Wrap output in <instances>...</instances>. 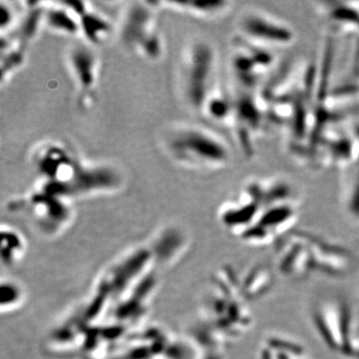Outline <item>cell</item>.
I'll list each match as a JSON object with an SVG mask.
<instances>
[{
    "mask_svg": "<svg viewBox=\"0 0 359 359\" xmlns=\"http://www.w3.org/2000/svg\"><path fill=\"white\" fill-rule=\"evenodd\" d=\"M164 146L172 159L195 169H223L231 161V150L226 142L211 130L198 125L170 130Z\"/></svg>",
    "mask_w": 359,
    "mask_h": 359,
    "instance_id": "6da1fadb",
    "label": "cell"
},
{
    "mask_svg": "<svg viewBox=\"0 0 359 359\" xmlns=\"http://www.w3.org/2000/svg\"><path fill=\"white\" fill-rule=\"evenodd\" d=\"M156 2L135 1L129 4L120 22V41L129 50L142 57L158 61L164 53V42L158 29Z\"/></svg>",
    "mask_w": 359,
    "mask_h": 359,
    "instance_id": "7a4b0ae2",
    "label": "cell"
},
{
    "mask_svg": "<svg viewBox=\"0 0 359 359\" xmlns=\"http://www.w3.org/2000/svg\"><path fill=\"white\" fill-rule=\"evenodd\" d=\"M217 55L212 45L196 40L187 49L183 65L182 89L186 103L202 113L208 99L215 91Z\"/></svg>",
    "mask_w": 359,
    "mask_h": 359,
    "instance_id": "3957f363",
    "label": "cell"
},
{
    "mask_svg": "<svg viewBox=\"0 0 359 359\" xmlns=\"http://www.w3.org/2000/svg\"><path fill=\"white\" fill-rule=\"evenodd\" d=\"M122 185V175L116 168L108 164H85L79 160L69 181L65 185L42 184L40 188L73 201L79 197L116 192Z\"/></svg>",
    "mask_w": 359,
    "mask_h": 359,
    "instance_id": "277c9868",
    "label": "cell"
},
{
    "mask_svg": "<svg viewBox=\"0 0 359 359\" xmlns=\"http://www.w3.org/2000/svg\"><path fill=\"white\" fill-rule=\"evenodd\" d=\"M16 203L20 205H14V209L25 207L37 230L45 237H55L62 233L72 223L74 216L72 201L40 187L27 199Z\"/></svg>",
    "mask_w": 359,
    "mask_h": 359,
    "instance_id": "5b68a950",
    "label": "cell"
},
{
    "mask_svg": "<svg viewBox=\"0 0 359 359\" xmlns=\"http://www.w3.org/2000/svg\"><path fill=\"white\" fill-rule=\"evenodd\" d=\"M238 30L247 43L264 49L290 46L295 39L294 30L287 23L256 9L238 18Z\"/></svg>",
    "mask_w": 359,
    "mask_h": 359,
    "instance_id": "8992f818",
    "label": "cell"
},
{
    "mask_svg": "<svg viewBox=\"0 0 359 359\" xmlns=\"http://www.w3.org/2000/svg\"><path fill=\"white\" fill-rule=\"evenodd\" d=\"M297 217L295 203L269 205L262 211L256 222L241 235L249 244L263 245L280 237Z\"/></svg>",
    "mask_w": 359,
    "mask_h": 359,
    "instance_id": "52a82bcc",
    "label": "cell"
},
{
    "mask_svg": "<svg viewBox=\"0 0 359 359\" xmlns=\"http://www.w3.org/2000/svg\"><path fill=\"white\" fill-rule=\"evenodd\" d=\"M35 166L43 183L61 186L67 183L76 168L79 159L62 144H44L37 150Z\"/></svg>",
    "mask_w": 359,
    "mask_h": 359,
    "instance_id": "ba28073f",
    "label": "cell"
},
{
    "mask_svg": "<svg viewBox=\"0 0 359 359\" xmlns=\"http://www.w3.org/2000/svg\"><path fill=\"white\" fill-rule=\"evenodd\" d=\"M67 62L80 94L89 97L98 81L99 60L93 46L87 43L72 45L68 50Z\"/></svg>",
    "mask_w": 359,
    "mask_h": 359,
    "instance_id": "9c48e42d",
    "label": "cell"
},
{
    "mask_svg": "<svg viewBox=\"0 0 359 359\" xmlns=\"http://www.w3.org/2000/svg\"><path fill=\"white\" fill-rule=\"evenodd\" d=\"M44 25L68 36L80 34V18L63 1L44 2Z\"/></svg>",
    "mask_w": 359,
    "mask_h": 359,
    "instance_id": "30bf717a",
    "label": "cell"
},
{
    "mask_svg": "<svg viewBox=\"0 0 359 359\" xmlns=\"http://www.w3.org/2000/svg\"><path fill=\"white\" fill-rule=\"evenodd\" d=\"M112 33V23L92 8L80 18V34L83 35L87 44L91 46L103 45L110 39Z\"/></svg>",
    "mask_w": 359,
    "mask_h": 359,
    "instance_id": "8fae6325",
    "label": "cell"
},
{
    "mask_svg": "<svg viewBox=\"0 0 359 359\" xmlns=\"http://www.w3.org/2000/svg\"><path fill=\"white\" fill-rule=\"evenodd\" d=\"M27 250V243L23 233L11 226H1V264L13 268L20 263Z\"/></svg>",
    "mask_w": 359,
    "mask_h": 359,
    "instance_id": "7c38bea8",
    "label": "cell"
},
{
    "mask_svg": "<svg viewBox=\"0 0 359 359\" xmlns=\"http://www.w3.org/2000/svg\"><path fill=\"white\" fill-rule=\"evenodd\" d=\"M164 6L176 11L192 14L198 18L211 20L224 15L231 11L233 4L230 1H164L161 2Z\"/></svg>",
    "mask_w": 359,
    "mask_h": 359,
    "instance_id": "4fadbf2b",
    "label": "cell"
},
{
    "mask_svg": "<svg viewBox=\"0 0 359 359\" xmlns=\"http://www.w3.org/2000/svg\"><path fill=\"white\" fill-rule=\"evenodd\" d=\"M351 172L344 187V207L351 221L359 224V132L356 134V151Z\"/></svg>",
    "mask_w": 359,
    "mask_h": 359,
    "instance_id": "5bb4252c",
    "label": "cell"
},
{
    "mask_svg": "<svg viewBox=\"0 0 359 359\" xmlns=\"http://www.w3.org/2000/svg\"><path fill=\"white\" fill-rule=\"evenodd\" d=\"M25 48L11 36H1V81L4 83L13 73L25 65Z\"/></svg>",
    "mask_w": 359,
    "mask_h": 359,
    "instance_id": "9a60e30c",
    "label": "cell"
},
{
    "mask_svg": "<svg viewBox=\"0 0 359 359\" xmlns=\"http://www.w3.org/2000/svg\"><path fill=\"white\" fill-rule=\"evenodd\" d=\"M1 304L2 313H11L22 306L25 302L26 292L20 283L13 278H2L1 280Z\"/></svg>",
    "mask_w": 359,
    "mask_h": 359,
    "instance_id": "2e32d148",
    "label": "cell"
},
{
    "mask_svg": "<svg viewBox=\"0 0 359 359\" xmlns=\"http://www.w3.org/2000/svg\"><path fill=\"white\" fill-rule=\"evenodd\" d=\"M15 22V13L13 6L2 0L0 2V27L2 34L9 30Z\"/></svg>",
    "mask_w": 359,
    "mask_h": 359,
    "instance_id": "e0dca14e",
    "label": "cell"
},
{
    "mask_svg": "<svg viewBox=\"0 0 359 359\" xmlns=\"http://www.w3.org/2000/svg\"><path fill=\"white\" fill-rule=\"evenodd\" d=\"M353 358L359 359V349L358 351H356V353H354Z\"/></svg>",
    "mask_w": 359,
    "mask_h": 359,
    "instance_id": "ac0fdd59",
    "label": "cell"
},
{
    "mask_svg": "<svg viewBox=\"0 0 359 359\" xmlns=\"http://www.w3.org/2000/svg\"><path fill=\"white\" fill-rule=\"evenodd\" d=\"M61 359H78V358H61Z\"/></svg>",
    "mask_w": 359,
    "mask_h": 359,
    "instance_id": "d6986e66",
    "label": "cell"
}]
</instances>
